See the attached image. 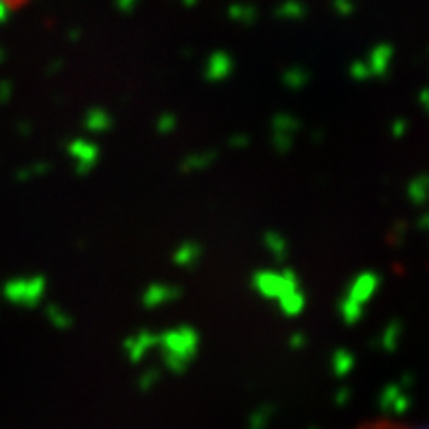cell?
Listing matches in <instances>:
<instances>
[{"mask_svg": "<svg viewBox=\"0 0 429 429\" xmlns=\"http://www.w3.org/2000/svg\"><path fill=\"white\" fill-rule=\"evenodd\" d=\"M25 3L27 0H0V11H14L20 9Z\"/></svg>", "mask_w": 429, "mask_h": 429, "instance_id": "obj_2", "label": "cell"}, {"mask_svg": "<svg viewBox=\"0 0 429 429\" xmlns=\"http://www.w3.org/2000/svg\"><path fill=\"white\" fill-rule=\"evenodd\" d=\"M357 429H429V423L427 425H412V423L397 421V419H375V421L362 423Z\"/></svg>", "mask_w": 429, "mask_h": 429, "instance_id": "obj_1", "label": "cell"}]
</instances>
